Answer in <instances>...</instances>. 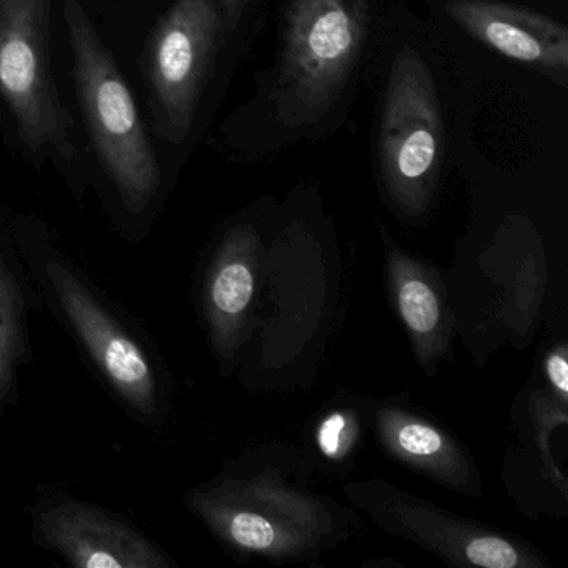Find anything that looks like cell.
Listing matches in <instances>:
<instances>
[{"mask_svg": "<svg viewBox=\"0 0 568 568\" xmlns=\"http://www.w3.org/2000/svg\"><path fill=\"white\" fill-rule=\"evenodd\" d=\"M62 16L92 148L125 207L139 214L161 187V169L134 95L81 0H64Z\"/></svg>", "mask_w": 568, "mask_h": 568, "instance_id": "cell-1", "label": "cell"}, {"mask_svg": "<svg viewBox=\"0 0 568 568\" xmlns=\"http://www.w3.org/2000/svg\"><path fill=\"white\" fill-rule=\"evenodd\" d=\"M371 32V0H288L272 104L278 122L307 128L347 89Z\"/></svg>", "mask_w": 568, "mask_h": 568, "instance_id": "cell-2", "label": "cell"}, {"mask_svg": "<svg viewBox=\"0 0 568 568\" xmlns=\"http://www.w3.org/2000/svg\"><path fill=\"white\" fill-rule=\"evenodd\" d=\"M0 98L38 158L74 161V121L51 64V0H0Z\"/></svg>", "mask_w": 568, "mask_h": 568, "instance_id": "cell-3", "label": "cell"}, {"mask_svg": "<svg viewBox=\"0 0 568 568\" xmlns=\"http://www.w3.org/2000/svg\"><path fill=\"white\" fill-rule=\"evenodd\" d=\"M375 155L395 199L420 205L430 197L445 155L444 118L434 75L415 49H402L392 64Z\"/></svg>", "mask_w": 568, "mask_h": 568, "instance_id": "cell-4", "label": "cell"}, {"mask_svg": "<svg viewBox=\"0 0 568 568\" xmlns=\"http://www.w3.org/2000/svg\"><path fill=\"white\" fill-rule=\"evenodd\" d=\"M225 34L215 0H175L148 39L141 64L154 129L172 144L191 132Z\"/></svg>", "mask_w": 568, "mask_h": 568, "instance_id": "cell-5", "label": "cell"}, {"mask_svg": "<svg viewBox=\"0 0 568 568\" xmlns=\"http://www.w3.org/2000/svg\"><path fill=\"white\" fill-rule=\"evenodd\" d=\"M45 272L59 305L95 365L131 407L142 414H152L158 404V392L154 372L142 348L74 272L59 262H49Z\"/></svg>", "mask_w": 568, "mask_h": 568, "instance_id": "cell-6", "label": "cell"}, {"mask_svg": "<svg viewBox=\"0 0 568 568\" xmlns=\"http://www.w3.org/2000/svg\"><path fill=\"white\" fill-rule=\"evenodd\" d=\"M447 14L470 38L567 88L568 29L557 19L504 0H450Z\"/></svg>", "mask_w": 568, "mask_h": 568, "instance_id": "cell-7", "label": "cell"}, {"mask_svg": "<svg viewBox=\"0 0 568 568\" xmlns=\"http://www.w3.org/2000/svg\"><path fill=\"white\" fill-rule=\"evenodd\" d=\"M42 540L81 568H161L164 555L124 521L99 508L61 504L38 517Z\"/></svg>", "mask_w": 568, "mask_h": 568, "instance_id": "cell-8", "label": "cell"}, {"mask_svg": "<svg viewBox=\"0 0 568 568\" xmlns=\"http://www.w3.org/2000/svg\"><path fill=\"white\" fill-rule=\"evenodd\" d=\"M24 354L22 298L11 271L0 255V408L14 387L16 368Z\"/></svg>", "mask_w": 568, "mask_h": 568, "instance_id": "cell-9", "label": "cell"}, {"mask_svg": "<svg viewBox=\"0 0 568 568\" xmlns=\"http://www.w3.org/2000/svg\"><path fill=\"white\" fill-rule=\"evenodd\" d=\"M254 291L251 268L241 262H227L215 272L211 287L212 307L221 315H239L248 307Z\"/></svg>", "mask_w": 568, "mask_h": 568, "instance_id": "cell-10", "label": "cell"}, {"mask_svg": "<svg viewBox=\"0 0 568 568\" xmlns=\"http://www.w3.org/2000/svg\"><path fill=\"white\" fill-rule=\"evenodd\" d=\"M398 305L412 331L428 334L437 325L438 304L434 292L418 278H407L398 288Z\"/></svg>", "mask_w": 568, "mask_h": 568, "instance_id": "cell-11", "label": "cell"}, {"mask_svg": "<svg viewBox=\"0 0 568 568\" xmlns=\"http://www.w3.org/2000/svg\"><path fill=\"white\" fill-rule=\"evenodd\" d=\"M227 530L235 544L251 550H265L274 544V528L265 518L254 514L239 511L232 515Z\"/></svg>", "mask_w": 568, "mask_h": 568, "instance_id": "cell-12", "label": "cell"}, {"mask_svg": "<svg viewBox=\"0 0 568 568\" xmlns=\"http://www.w3.org/2000/svg\"><path fill=\"white\" fill-rule=\"evenodd\" d=\"M468 560L478 567L511 568L518 564V554L508 541L497 537L475 538L468 544Z\"/></svg>", "mask_w": 568, "mask_h": 568, "instance_id": "cell-13", "label": "cell"}, {"mask_svg": "<svg viewBox=\"0 0 568 568\" xmlns=\"http://www.w3.org/2000/svg\"><path fill=\"white\" fill-rule=\"evenodd\" d=\"M397 444L400 445L405 454L414 455V457H432V455L440 454L444 448V438L434 428L424 424L402 425L397 432Z\"/></svg>", "mask_w": 568, "mask_h": 568, "instance_id": "cell-14", "label": "cell"}, {"mask_svg": "<svg viewBox=\"0 0 568 568\" xmlns=\"http://www.w3.org/2000/svg\"><path fill=\"white\" fill-rule=\"evenodd\" d=\"M344 415L334 414L322 424L321 430H318V445H321L322 452L327 457H335L341 450L342 435L345 430Z\"/></svg>", "mask_w": 568, "mask_h": 568, "instance_id": "cell-15", "label": "cell"}, {"mask_svg": "<svg viewBox=\"0 0 568 568\" xmlns=\"http://www.w3.org/2000/svg\"><path fill=\"white\" fill-rule=\"evenodd\" d=\"M248 2L251 0H215L224 19L225 31L234 32L239 28Z\"/></svg>", "mask_w": 568, "mask_h": 568, "instance_id": "cell-16", "label": "cell"}, {"mask_svg": "<svg viewBox=\"0 0 568 568\" xmlns=\"http://www.w3.org/2000/svg\"><path fill=\"white\" fill-rule=\"evenodd\" d=\"M548 377H550L551 384L567 395L568 392V364L565 355L554 354L550 355L547 362Z\"/></svg>", "mask_w": 568, "mask_h": 568, "instance_id": "cell-17", "label": "cell"}]
</instances>
